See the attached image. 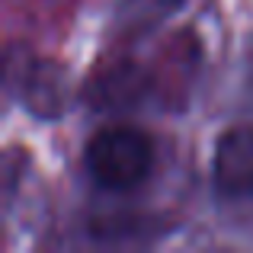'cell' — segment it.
Instances as JSON below:
<instances>
[{
    "label": "cell",
    "instance_id": "cell-1",
    "mask_svg": "<svg viewBox=\"0 0 253 253\" xmlns=\"http://www.w3.org/2000/svg\"><path fill=\"white\" fill-rule=\"evenodd\" d=\"M154 164V144L141 128L112 125L90 138L86 144V170L93 183L109 192H128L144 183Z\"/></svg>",
    "mask_w": 253,
    "mask_h": 253
},
{
    "label": "cell",
    "instance_id": "cell-2",
    "mask_svg": "<svg viewBox=\"0 0 253 253\" xmlns=\"http://www.w3.org/2000/svg\"><path fill=\"white\" fill-rule=\"evenodd\" d=\"M215 186L228 199H253V128L241 125L218 138L215 144Z\"/></svg>",
    "mask_w": 253,
    "mask_h": 253
},
{
    "label": "cell",
    "instance_id": "cell-3",
    "mask_svg": "<svg viewBox=\"0 0 253 253\" xmlns=\"http://www.w3.org/2000/svg\"><path fill=\"white\" fill-rule=\"evenodd\" d=\"M23 103L39 119H58L71 103V84L61 64L55 61H32L23 71Z\"/></svg>",
    "mask_w": 253,
    "mask_h": 253
},
{
    "label": "cell",
    "instance_id": "cell-4",
    "mask_svg": "<svg viewBox=\"0 0 253 253\" xmlns=\"http://www.w3.org/2000/svg\"><path fill=\"white\" fill-rule=\"evenodd\" d=\"M183 6V0H119L116 23L125 36H141L164 23Z\"/></svg>",
    "mask_w": 253,
    "mask_h": 253
}]
</instances>
